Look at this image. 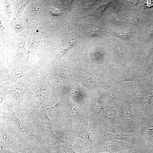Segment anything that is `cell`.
I'll return each instance as SVG.
<instances>
[{"mask_svg": "<svg viewBox=\"0 0 153 153\" xmlns=\"http://www.w3.org/2000/svg\"><path fill=\"white\" fill-rule=\"evenodd\" d=\"M96 129L98 139L100 141L105 142L107 140H117L122 141L131 144L132 147L142 145L139 139L133 134L124 133L115 134L106 132L98 128Z\"/></svg>", "mask_w": 153, "mask_h": 153, "instance_id": "8", "label": "cell"}, {"mask_svg": "<svg viewBox=\"0 0 153 153\" xmlns=\"http://www.w3.org/2000/svg\"><path fill=\"white\" fill-rule=\"evenodd\" d=\"M81 78L83 82L88 87L101 88L105 89L110 88L111 84L105 82L84 69L81 70Z\"/></svg>", "mask_w": 153, "mask_h": 153, "instance_id": "11", "label": "cell"}, {"mask_svg": "<svg viewBox=\"0 0 153 153\" xmlns=\"http://www.w3.org/2000/svg\"><path fill=\"white\" fill-rule=\"evenodd\" d=\"M14 152L7 145L5 146L0 143V153H14Z\"/></svg>", "mask_w": 153, "mask_h": 153, "instance_id": "20", "label": "cell"}, {"mask_svg": "<svg viewBox=\"0 0 153 153\" xmlns=\"http://www.w3.org/2000/svg\"><path fill=\"white\" fill-rule=\"evenodd\" d=\"M7 94H2L0 93V103H1L4 101L5 98L7 97Z\"/></svg>", "mask_w": 153, "mask_h": 153, "instance_id": "26", "label": "cell"}, {"mask_svg": "<svg viewBox=\"0 0 153 153\" xmlns=\"http://www.w3.org/2000/svg\"><path fill=\"white\" fill-rule=\"evenodd\" d=\"M97 153H111L109 152H98ZM118 153V152H115V153Z\"/></svg>", "mask_w": 153, "mask_h": 153, "instance_id": "28", "label": "cell"}, {"mask_svg": "<svg viewBox=\"0 0 153 153\" xmlns=\"http://www.w3.org/2000/svg\"><path fill=\"white\" fill-rule=\"evenodd\" d=\"M0 139L15 152L18 153L25 151L14 135L7 129L1 126L0 129Z\"/></svg>", "mask_w": 153, "mask_h": 153, "instance_id": "10", "label": "cell"}, {"mask_svg": "<svg viewBox=\"0 0 153 153\" xmlns=\"http://www.w3.org/2000/svg\"><path fill=\"white\" fill-rule=\"evenodd\" d=\"M79 41L77 38H74L72 39L65 47L62 50H60L56 55L55 58V61L58 60L65 53L72 48Z\"/></svg>", "mask_w": 153, "mask_h": 153, "instance_id": "15", "label": "cell"}, {"mask_svg": "<svg viewBox=\"0 0 153 153\" xmlns=\"http://www.w3.org/2000/svg\"><path fill=\"white\" fill-rule=\"evenodd\" d=\"M53 153H77L67 144L60 143L52 146Z\"/></svg>", "mask_w": 153, "mask_h": 153, "instance_id": "14", "label": "cell"}, {"mask_svg": "<svg viewBox=\"0 0 153 153\" xmlns=\"http://www.w3.org/2000/svg\"><path fill=\"white\" fill-rule=\"evenodd\" d=\"M119 124L121 133L137 134L140 117L128 102L123 103L118 110Z\"/></svg>", "mask_w": 153, "mask_h": 153, "instance_id": "4", "label": "cell"}, {"mask_svg": "<svg viewBox=\"0 0 153 153\" xmlns=\"http://www.w3.org/2000/svg\"><path fill=\"white\" fill-rule=\"evenodd\" d=\"M118 153H146L145 146L138 145L133 146L126 150L121 151Z\"/></svg>", "mask_w": 153, "mask_h": 153, "instance_id": "17", "label": "cell"}, {"mask_svg": "<svg viewBox=\"0 0 153 153\" xmlns=\"http://www.w3.org/2000/svg\"><path fill=\"white\" fill-rule=\"evenodd\" d=\"M139 79L135 74L131 73L124 74L118 80V83L125 81H132L135 82H138Z\"/></svg>", "mask_w": 153, "mask_h": 153, "instance_id": "18", "label": "cell"}, {"mask_svg": "<svg viewBox=\"0 0 153 153\" xmlns=\"http://www.w3.org/2000/svg\"><path fill=\"white\" fill-rule=\"evenodd\" d=\"M148 152V153H153V147L151 148L150 150H149Z\"/></svg>", "mask_w": 153, "mask_h": 153, "instance_id": "27", "label": "cell"}, {"mask_svg": "<svg viewBox=\"0 0 153 153\" xmlns=\"http://www.w3.org/2000/svg\"><path fill=\"white\" fill-rule=\"evenodd\" d=\"M35 69L33 68L25 67L21 69H14L12 72L7 75L1 73L0 75V83L7 80L15 82L21 78L32 76L35 75Z\"/></svg>", "mask_w": 153, "mask_h": 153, "instance_id": "12", "label": "cell"}, {"mask_svg": "<svg viewBox=\"0 0 153 153\" xmlns=\"http://www.w3.org/2000/svg\"><path fill=\"white\" fill-rule=\"evenodd\" d=\"M18 153H27L25 151H24L23 152H18Z\"/></svg>", "mask_w": 153, "mask_h": 153, "instance_id": "29", "label": "cell"}, {"mask_svg": "<svg viewBox=\"0 0 153 153\" xmlns=\"http://www.w3.org/2000/svg\"><path fill=\"white\" fill-rule=\"evenodd\" d=\"M31 77H24L17 83L10 86H5L0 84V93L9 94L18 104H21L24 94L31 82Z\"/></svg>", "mask_w": 153, "mask_h": 153, "instance_id": "6", "label": "cell"}, {"mask_svg": "<svg viewBox=\"0 0 153 153\" xmlns=\"http://www.w3.org/2000/svg\"><path fill=\"white\" fill-rule=\"evenodd\" d=\"M2 117L8 124L12 126L19 136L27 142L37 140V137L21 121L8 102L6 97L4 100Z\"/></svg>", "mask_w": 153, "mask_h": 153, "instance_id": "3", "label": "cell"}, {"mask_svg": "<svg viewBox=\"0 0 153 153\" xmlns=\"http://www.w3.org/2000/svg\"><path fill=\"white\" fill-rule=\"evenodd\" d=\"M145 6L147 7H150L153 5V0H147L144 3Z\"/></svg>", "mask_w": 153, "mask_h": 153, "instance_id": "25", "label": "cell"}, {"mask_svg": "<svg viewBox=\"0 0 153 153\" xmlns=\"http://www.w3.org/2000/svg\"><path fill=\"white\" fill-rule=\"evenodd\" d=\"M117 35L124 39L129 38L130 37V35L128 33L124 32H119L117 33Z\"/></svg>", "mask_w": 153, "mask_h": 153, "instance_id": "23", "label": "cell"}, {"mask_svg": "<svg viewBox=\"0 0 153 153\" xmlns=\"http://www.w3.org/2000/svg\"><path fill=\"white\" fill-rule=\"evenodd\" d=\"M51 13L53 15L57 16L59 15L61 13L60 11L54 7H53L50 10Z\"/></svg>", "mask_w": 153, "mask_h": 153, "instance_id": "24", "label": "cell"}, {"mask_svg": "<svg viewBox=\"0 0 153 153\" xmlns=\"http://www.w3.org/2000/svg\"><path fill=\"white\" fill-rule=\"evenodd\" d=\"M60 105V102H58L52 107H47L44 106V104L41 105L40 109L37 110V123L39 131L52 146L58 144L66 143L65 140L58 137L54 132L52 122L47 115L48 110L58 108Z\"/></svg>", "mask_w": 153, "mask_h": 153, "instance_id": "2", "label": "cell"}, {"mask_svg": "<svg viewBox=\"0 0 153 153\" xmlns=\"http://www.w3.org/2000/svg\"><path fill=\"white\" fill-rule=\"evenodd\" d=\"M151 96L149 94H145L142 95L139 100L138 102L140 105L143 107L148 106Z\"/></svg>", "mask_w": 153, "mask_h": 153, "instance_id": "19", "label": "cell"}, {"mask_svg": "<svg viewBox=\"0 0 153 153\" xmlns=\"http://www.w3.org/2000/svg\"><path fill=\"white\" fill-rule=\"evenodd\" d=\"M113 42V48L118 55L122 58L123 61L126 63L123 53V45L120 41L116 39H114Z\"/></svg>", "mask_w": 153, "mask_h": 153, "instance_id": "16", "label": "cell"}, {"mask_svg": "<svg viewBox=\"0 0 153 153\" xmlns=\"http://www.w3.org/2000/svg\"><path fill=\"white\" fill-rule=\"evenodd\" d=\"M65 102L67 113L71 119V121L88 124L86 113L82 112L80 108L69 99H66Z\"/></svg>", "mask_w": 153, "mask_h": 153, "instance_id": "13", "label": "cell"}, {"mask_svg": "<svg viewBox=\"0 0 153 153\" xmlns=\"http://www.w3.org/2000/svg\"><path fill=\"white\" fill-rule=\"evenodd\" d=\"M110 20L116 24H122L123 22L118 15L113 16L110 18Z\"/></svg>", "mask_w": 153, "mask_h": 153, "instance_id": "21", "label": "cell"}, {"mask_svg": "<svg viewBox=\"0 0 153 153\" xmlns=\"http://www.w3.org/2000/svg\"><path fill=\"white\" fill-rule=\"evenodd\" d=\"M109 132L121 133L117 109L107 108L98 117L95 128Z\"/></svg>", "mask_w": 153, "mask_h": 153, "instance_id": "5", "label": "cell"}, {"mask_svg": "<svg viewBox=\"0 0 153 153\" xmlns=\"http://www.w3.org/2000/svg\"><path fill=\"white\" fill-rule=\"evenodd\" d=\"M128 20L130 23L133 24H137L139 22L138 18L134 16H129L128 18Z\"/></svg>", "mask_w": 153, "mask_h": 153, "instance_id": "22", "label": "cell"}, {"mask_svg": "<svg viewBox=\"0 0 153 153\" xmlns=\"http://www.w3.org/2000/svg\"><path fill=\"white\" fill-rule=\"evenodd\" d=\"M30 87L39 100L41 105L50 96L52 87L48 78L44 76L31 79Z\"/></svg>", "mask_w": 153, "mask_h": 153, "instance_id": "7", "label": "cell"}, {"mask_svg": "<svg viewBox=\"0 0 153 153\" xmlns=\"http://www.w3.org/2000/svg\"><path fill=\"white\" fill-rule=\"evenodd\" d=\"M132 147L130 143L122 141L114 140L109 143L100 141L97 145V152L115 153L126 150Z\"/></svg>", "mask_w": 153, "mask_h": 153, "instance_id": "9", "label": "cell"}, {"mask_svg": "<svg viewBox=\"0 0 153 153\" xmlns=\"http://www.w3.org/2000/svg\"><path fill=\"white\" fill-rule=\"evenodd\" d=\"M69 122L66 132V143L77 153H97L100 141L95 128L86 123Z\"/></svg>", "mask_w": 153, "mask_h": 153, "instance_id": "1", "label": "cell"}]
</instances>
